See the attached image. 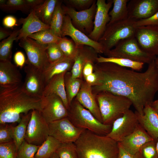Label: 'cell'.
Listing matches in <instances>:
<instances>
[{"mask_svg": "<svg viewBox=\"0 0 158 158\" xmlns=\"http://www.w3.org/2000/svg\"><path fill=\"white\" fill-rule=\"evenodd\" d=\"M94 71L97 76L92 86L95 95L107 92L126 97L140 115L146 106L151 105L158 91V69L154 60L143 72L108 62L96 63Z\"/></svg>", "mask_w": 158, "mask_h": 158, "instance_id": "cell-1", "label": "cell"}, {"mask_svg": "<svg viewBox=\"0 0 158 158\" xmlns=\"http://www.w3.org/2000/svg\"><path fill=\"white\" fill-rule=\"evenodd\" d=\"M22 85L0 88V124L19 123L23 115L33 110L42 111V98L30 95Z\"/></svg>", "mask_w": 158, "mask_h": 158, "instance_id": "cell-2", "label": "cell"}, {"mask_svg": "<svg viewBox=\"0 0 158 158\" xmlns=\"http://www.w3.org/2000/svg\"><path fill=\"white\" fill-rule=\"evenodd\" d=\"M77 158H117L118 142L85 130L74 143Z\"/></svg>", "mask_w": 158, "mask_h": 158, "instance_id": "cell-3", "label": "cell"}, {"mask_svg": "<svg viewBox=\"0 0 158 158\" xmlns=\"http://www.w3.org/2000/svg\"><path fill=\"white\" fill-rule=\"evenodd\" d=\"M99 105L103 123L112 124L130 109L132 105L128 98L107 92L95 95Z\"/></svg>", "mask_w": 158, "mask_h": 158, "instance_id": "cell-4", "label": "cell"}, {"mask_svg": "<svg viewBox=\"0 0 158 158\" xmlns=\"http://www.w3.org/2000/svg\"><path fill=\"white\" fill-rule=\"evenodd\" d=\"M68 111V118L77 127L102 135H107L111 130L112 124L107 125L100 122L76 99L73 101Z\"/></svg>", "mask_w": 158, "mask_h": 158, "instance_id": "cell-5", "label": "cell"}, {"mask_svg": "<svg viewBox=\"0 0 158 158\" xmlns=\"http://www.w3.org/2000/svg\"><path fill=\"white\" fill-rule=\"evenodd\" d=\"M136 20L129 18L107 25L98 42L103 45L104 53L114 48L121 41L135 37L136 30L133 25Z\"/></svg>", "mask_w": 158, "mask_h": 158, "instance_id": "cell-6", "label": "cell"}, {"mask_svg": "<svg viewBox=\"0 0 158 158\" xmlns=\"http://www.w3.org/2000/svg\"><path fill=\"white\" fill-rule=\"evenodd\" d=\"M105 54L107 57L123 58L148 64L156 57L143 51L135 37L121 41Z\"/></svg>", "mask_w": 158, "mask_h": 158, "instance_id": "cell-7", "label": "cell"}, {"mask_svg": "<svg viewBox=\"0 0 158 158\" xmlns=\"http://www.w3.org/2000/svg\"><path fill=\"white\" fill-rule=\"evenodd\" d=\"M65 15L71 18L73 25L87 36L92 31L97 6L95 1L88 8L79 11L68 6H62Z\"/></svg>", "mask_w": 158, "mask_h": 158, "instance_id": "cell-8", "label": "cell"}, {"mask_svg": "<svg viewBox=\"0 0 158 158\" xmlns=\"http://www.w3.org/2000/svg\"><path fill=\"white\" fill-rule=\"evenodd\" d=\"M49 136L48 123L43 117L40 111L32 110L25 140L29 143L40 145Z\"/></svg>", "mask_w": 158, "mask_h": 158, "instance_id": "cell-9", "label": "cell"}, {"mask_svg": "<svg viewBox=\"0 0 158 158\" xmlns=\"http://www.w3.org/2000/svg\"><path fill=\"white\" fill-rule=\"evenodd\" d=\"M19 46L25 50L28 57L26 63L42 71L50 63L46 49L47 45L43 44L28 37L20 40Z\"/></svg>", "mask_w": 158, "mask_h": 158, "instance_id": "cell-10", "label": "cell"}, {"mask_svg": "<svg viewBox=\"0 0 158 158\" xmlns=\"http://www.w3.org/2000/svg\"><path fill=\"white\" fill-rule=\"evenodd\" d=\"M49 135L62 143H74L85 130L76 127L68 117L48 123Z\"/></svg>", "mask_w": 158, "mask_h": 158, "instance_id": "cell-11", "label": "cell"}, {"mask_svg": "<svg viewBox=\"0 0 158 158\" xmlns=\"http://www.w3.org/2000/svg\"><path fill=\"white\" fill-rule=\"evenodd\" d=\"M139 124L136 113L129 109L113 122L111 130L106 135L119 142L132 134Z\"/></svg>", "mask_w": 158, "mask_h": 158, "instance_id": "cell-12", "label": "cell"}, {"mask_svg": "<svg viewBox=\"0 0 158 158\" xmlns=\"http://www.w3.org/2000/svg\"><path fill=\"white\" fill-rule=\"evenodd\" d=\"M42 98V109L40 112L48 123L68 117V111L58 96L52 94L43 96Z\"/></svg>", "mask_w": 158, "mask_h": 158, "instance_id": "cell-13", "label": "cell"}, {"mask_svg": "<svg viewBox=\"0 0 158 158\" xmlns=\"http://www.w3.org/2000/svg\"><path fill=\"white\" fill-rule=\"evenodd\" d=\"M70 37L76 46L85 45L93 48L99 54L104 53L102 44L90 39L87 35L76 28L72 24L70 18L65 15L61 30V37Z\"/></svg>", "mask_w": 158, "mask_h": 158, "instance_id": "cell-14", "label": "cell"}, {"mask_svg": "<svg viewBox=\"0 0 158 158\" xmlns=\"http://www.w3.org/2000/svg\"><path fill=\"white\" fill-rule=\"evenodd\" d=\"M25 77L22 86L24 90L32 96L42 98L45 87L42 71L30 64L24 67Z\"/></svg>", "mask_w": 158, "mask_h": 158, "instance_id": "cell-15", "label": "cell"}, {"mask_svg": "<svg viewBox=\"0 0 158 158\" xmlns=\"http://www.w3.org/2000/svg\"><path fill=\"white\" fill-rule=\"evenodd\" d=\"M97 10L94 22V27L88 36L92 40L98 42L104 33L110 18L109 10L113 4V0L106 2L105 0H97Z\"/></svg>", "mask_w": 158, "mask_h": 158, "instance_id": "cell-16", "label": "cell"}, {"mask_svg": "<svg viewBox=\"0 0 158 158\" xmlns=\"http://www.w3.org/2000/svg\"><path fill=\"white\" fill-rule=\"evenodd\" d=\"M135 37L143 51L153 55H158V26L136 28Z\"/></svg>", "mask_w": 158, "mask_h": 158, "instance_id": "cell-17", "label": "cell"}, {"mask_svg": "<svg viewBox=\"0 0 158 158\" xmlns=\"http://www.w3.org/2000/svg\"><path fill=\"white\" fill-rule=\"evenodd\" d=\"M127 7L128 18L136 20L145 19L158 11V0H131Z\"/></svg>", "mask_w": 158, "mask_h": 158, "instance_id": "cell-18", "label": "cell"}, {"mask_svg": "<svg viewBox=\"0 0 158 158\" xmlns=\"http://www.w3.org/2000/svg\"><path fill=\"white\" fill-rule=\"evenodd\" d=\"M98 53L92 47L85 45L77 46L76 53L71 71L72 77L81 78L84 65L88 61L97 63Z\"/></svg>", "mask_w": 158, "mask_h": 158, "instance_id": "cell-19", "label": "cell"}, {"mask_svg": "<svg viewBox=\"0 0 158 158\" xmlns=\"http://www.w3.org/2000/svg\"><path fill=\"white\" fill-rule=\"evenodd\" d=\"M0 88H8L23 84L22 75L10 61H0Z\"/></svg>", "mask_w": 158, "mask_h": 158, "instance_id": "cell-20", "label": "cell"}, {"mask_svg": "<svg viewBox=\"0 0 158 158\" xmlns=\"http://www.w3.org/2000/svg\"><path fill=\"white\" fill-rule=\"evenodd\" d=\"M154 140L139 124L135 131L118 143L126 151L135 155L147 142Z\"/></svg>", "mask_w": 158, "mask_h": 158, "instance_id": "cell-21", "label": "cell"}, {"mask_svg": "<svg viewBox=\"0 0 158 158\" xmlns=\"http://www.w3.org/2000/svg\"><path fill=\"white\" fill-rule=\"evenodd\" d=\"M76 99L97 119L102 123L99 105L95 96L93 92L92 86L85 81L83 82Z\"/></svg>", "mask_w": 158, "mask_h": 158, "instance_id": "cell-22", "label": "cell"}, {"mask_svg": "<svg viewBox=\"0 0 158 158\" xmlns=\"http://www.w3.org/2000/svg\"><path fill=\"white\" fill-rule=\"evenodd\" d=\"M18 23L22 26L19 30L16 41L28 37L34 33L50 28L49 25L44 23L38 18L33 10L30 11L26 18H21Z\"/></svg>", "mask_w": 158, "mask_h": 158, "instance_id": "cell-23", "label": "cell"}, {"mask_svg": "<svg viewBox=\"0 0 158 158\" xmlns=\"http://www.w3.org/2000/svg\"><path fill=\"white\" fill-rule=\"evenodd\" d=\"M139 124L154 140L158 138V110L150 105L146 106L143 114L140 115L136 111Z\"/></svg>", "mask_w": 158, "mask_h": 158, "instance_id": "cell-24", "label": "cell"}, {"mask_svg": "<svg viewBox=\"0 0 158 158\" xmlns=\"http://www.w3.org/2000/svg\"><path fill=\"white\" fill-rule=\"evenodd\" d=\"M66 72L56 75L51 79L45 86L43 96L52 94L57 95L61 99L68 110L70 105L67 96L64 83V76Z\"/></svg>", "mask_w": 158, "mask_h": 158, "instance_id": "cell-25", "label": "cell"}, {"mask_svg": "<svg viewBox=\"0 0 158 158\" xmlns=\"http://www.w3.org/2000/svg\"><path fill=\"white\" fill-rule=\"evenodd\" d=\"M73 63V60L65 57L50 63L42 71L45 86L54 76L71 69Z\"/></svg>", "mask_w": 158, "mask_h": 158, "instance_id": "cell-26", "label": "cell"}, {"mask_svg": "<svg viewBox=\"0 0 158 158\" xmlns=\"http://www.w3.org/2000/svg\"><path fill=\"white\" fill-rule=\"evenodd\" d=\"M113 6L109 12L110 20L107 25L126 20L128 18V0H112Z\"/></svg>", "mask_w": 158, "mask_h": 158, "instance_id": "cell-27", "label": "cell"}, {"mask_svg": "<svg viewBox=\"0 0 158 158\" xmlns=\"http://www.w3.org/2000/svg\"><path fill=\"white\" fill-rule=\"evenodd\" d=\"M58 1L45 0L39 8L34 10L36 15L44 23L49 25Z\"/></svg>", "mask_w": 158, "mask_h": 158, "instance_id": "cell-28", "label": "cell"}, {"mask_svg": "<svg viewBox=\"0 0 158 158\" xmlns=\"http://www.w3.org/2000/svg\"><path fill=\"white\" fill-rule=\"evenodd\" d=\"M104 62L112 63L121 67L129 68L136 71L141 70L144 64L142 62L123 58L104 57L100 55L98 56L97 59V63Z\"/></svg>", "mask_w": 158, "mask_h": 158, "instance_id": "cell-29", "label": "cell"}, {"mask_svg": "<svg viewBox=\"0 0 158 158\" xmlns=\"http://www.w3.org/2000/svg\"><path fill=\"white\" fill-rule=\"evenodd\" d=\"M54 137L49 135L40 146L35 158H49L56 152L61 144Z\"/></svg>", "mask_w": 158, "mask_h": 158, "instance_id": "cell-30", "label": "cell"}, {"mask_svg": "<svg viewBox=\"0 0 158 158\" xmlns=\"http://www.w3.org/2000/svg\"><path fill=\"white\" fill-rule=\"evenodd\" d=\"M31 115V111L28 114L22 115L18 124L14 127L13 141L17 150L25 140L29 122Z\"/></svg>", "mask_w": 158, "mask_h": 158, "instance_id": "cell-31", "label": "cell"}, {"mask_svg": "<svg viewBox=\"0 0 158 158\" xmlns=\"http://www.w3.org/2000/svg\"><path fill=\"white\" fill-rule=\"evenodd\" d=\"M82 82L81 78H73L71 76V73L67 72L66 73L64 76V83L70 105L78 93Z\"/></svg>", "mask_w": 158, "mask_h": 158, "instance_id": "cell-32", "label": "cell"}, {"mask_svg": "<svg viewBox=\"0 0 158 158\" xmlns=\"http://www.w3.org/2000/svg\"><path fill=\"white\" fill-rule=\"evenodd\" d=\"M19 30L14 29L9 36L0 42V61H11L13 43L18 35Z\"/></svg>", "mask_w": 158, "mask_h": 158, "instance_id": "cell-33", "label": "cell"}, {"mask_svg": "<svg viewBox=\"0 0 158 158\" xmlns=\"http://www.w3.org/2000/svg\"><path fill=\"white\" fill-rule=\"evenodd\" d=\"M61 5V1H59L49 25L52 32L56 36L61 37V30L65 16Z\"/></svg>", "mask_w": 158, "mask_h": 158, "instance_id": "cell-34", "label": "cell"}, {"mask_svg": "<svg viewBox=\"0 0 158 158\" xmlns=\"http://www.w3.org/2000/svg\"><path fill=\"white\" fill-rule=\"evenodd\" d=\"M28 37L45 45L52 43H57L61 38L55 35L50 28L34 33Z\"/></svg>", "mask_w": 158, "mask_h": 158, "instance_id": "cell-35", "label": "cell"}, {"mask_svg": "<svg viewBox=\"0 0 158 158\" xmlns=\"http://www.w3.org/2000/svg\"><path fill=\"white\" fill-rule=\"evenodd\" d=\"M57 44L65 57L74 61L76 53L77 46L73 41L65 37H61Z\"/></svg>", "mask_w": 158, "mask_h": 158, "instance_id": "cell-36", "label": "cell"}, {"mask_svg": "<svg viewBox=\"0 0 158 158\" xmlns=\"http://www.w3.org/2000/svg\"><path fill=\"white\" fill-rule=\"evenodd\" d=\"M0 7L2 10L8 12L20 11L27 13L30 12L25 0H8L5 4L0 5Z\"/></svg>", "mask_w": 158, "mask_h": 158, "instance_id": "cell-37", "label": "cell"}, {"mask_svg": "<svg viewBox=\"0 0 158 158\" xmlns=\"http://www.w3.org/2000/svg\"><path fill=\"white\" fill-rule=\"evenodd\" d=\"M40 145L29 143L25 140L17 151V158H35Z\"/></svg>", "mask_w": 158, "mask_h": 158, "instance_id": "cell-38", "label": "cell"}, {"mask_svg": "<svg viewBox=\"0 0 158 158\" xmlns=\"http://www.w3.org/2000/svg\"><path fill=\"white\" fill-rule=\"evenodd\" d=\"M156 141L152 140L144 145L135 154L138 158H158Z\"/></svg>", "mask_w": 158, "mask_h": 158, "instance_id": "cell-39", "label": "cell"}, {"mask_svg": "<svg viewBox=\"0 0 158 158\" xmlns=\"http://www.w3.org/2000/svg\"><path fill=\"white\" fill-rule=\"evenodd\" d=\"M56 152L59 158H77L74 143H62Z\"/></svg>", "mask_w": 158, "mask_h": 158, "instance_id": "cell-40", "label": "cell"}, {"mask_svg": "<svg viewBox=\"0 0 158 158\" xmlns=\"http://www.w3.org/2000/svg\"><path fill=\"white\" fill-rule=\"evenodd\" d=\"M46 52L50 63L58 61L65 57L57 43H52L47 45Z\"/></svg>", "mask_w": 158, "mask_h": 158, "instance_id": "cell-41", "label": "cell"}, {"mask_svg": "<svg viewBox=\"0 0 158 158\" xmlns=\"http://www.w3.org/2000/svg\"><path fill=\"white\" fill-rule=\"evenodd\" d=\"M0 158H17V150L13 141L0 143Z\"/></svg>", "mask_w": 158, "mask_h": 158, "instance_id": "cell-42", "label": "cell"}, {"mask_svg": "<svg viewBox=\"0 0 158 158\" xmlns=\"http://www.w3.org/2000/svg\"><path fill=\"white\" fill-rule=\"evenodd\" d=\"M0 125V143L13 141L14 126L8 123Z\"/></svg>", "mask_w": 158, "mask_h": 158, "instance_id": "cell-43", "label": "cell"}, {"mask_svg": "<svg viewBox=\"0 0 158 158\" xmlns=\"http://www.w3.org/2000/svg\"><path fill=\"white\" fill-rule=\"evenodd\" d=\"M95 1L93 0H64V1L70 6H68L82 11L89 8Z\"/></svg>", "mask_w": 158, "mask_h": 158, "instance_id": "cell-44", "label": "cell"}, {"mask_svg": "<svg viewBox=\"0 0 158 158\" xmlns=\"http://www.w3.org/2000/svg\"><path fill=\"white\" fill-rule=\"evenodd\" d=\"M133 26L135 28L147 26H158V11L148 18L136 20Z\"/></svg>", "mask_w": 158, "mask_h": 158, "instance_id": "cell-45", "label": "cell"}, {"mask_svg": "<svg viewBox=\"0 0 158 158\" xmlns=\"http://www.w3.org/2000/svg\"><path fill=\"white\" fill-rule=\"evenodd\" d=\"M13 60L16 65L21 68L24 66L26 61L24 54L20 51H17L15 53Z\"/></svg>", "mask_w": 158, "mask_h": 158, "instance_id": "cell-46", "label": "cell"}, {"mask_svg": "<svg viewBox=\"0 0 158 158\" xmlns=\"http://www.w3.org/2000/svg\"><path fill=\"white\" fill-rule=\"evenodd\" d=\"M18 21L16 18L12 15H8L4 18L2 21L4 26L7 28H12L18 25Z\"/></svg>", "mask_w": 158, "mask_h": 158, "instance_id": "cell-47", "label": "cell"}, {"mask_svg": "<svg viewBox=\"0 0 158 158\" xmlns=\"http://www.w3.org/2000/svg\"><path fill=\"white\" fill-rule=\"evenodd\" d=\"M95 62L88 61L85 64L83 67L82 75L84 78L91 74L94 72Z\"/></svg>", "mask_w": 158, "mask_h": 158, "instance_id": "cell-48", "label": "cell"}, {"mask_svg": "<svg viewBox=\"0 0 158 158\" xmlns=\"http://www.w3.org/2000/svg\"><path fill=\"white\" fill-rule=\"evenodd\" d=\"M118 145L119 151L117 158H138L136 154L133 155L130 153L125 150L118 143Z\"/></svg>", "mask_w": 158, "mask_h": 158, "instance_id": "cell-49", "label": "cell"}, {"mask_svg": "<svg viewBox=\"0 0 158 158\" xmlns=\"http://www.w3.org/2000/svg\"><path fill=\"white\" fill-rule=\"evenodd\" d=\"M26 3L29 7L30 11L35 10L39 8L44 2V0H25Z\"/></svg>", "mask_w": 158, "mask_h": 158, "instance_id": "cell-50", "label": "cell"}, {"mask_svg": "<svg viewBox=\"0 0 158 158\" xmlns=\"http://www.w3.org/2000/svg\"><path fill=\"white\" fill-rule=\"evenodd\" d=\"M84 78L85 81L92 86L95 84L97 81V76L96 73L94 72L93 73Z\"/></svg>", "mask_w": 158, "mask_h": 158, "instance_id": "cell-51", "label": "cell"}, {"mask_svg": "<svg viewBox=\"0 0 158 158\" xmlns=\"http://www.w3.org/2000/svg\"><path fill=\"white\" fill-rule=\"evenodd\" d=\"M13 31L7 29L6 28H0V40H3L9 36Z\"/></svg>", "mask_w": 158, "mask_h": 158, "instance_id": "cell-52", "label": "cell"}, {"mask_svg": "<svg viewBox=\"0 0 158 158\" xmlns=\"http://www.w3.org/2000/svg\"><path fill=\"white\" fill-rule=\"evenodd\" d=\"M151 106L154 109L158 110V99L154 101Z\"/></svg>", "mask_w": 158, "mask_h": 158, "instance_id": "cell-53", "label": "cell"}, {"mask_svg": "<svg viewBox=\"0 0 158 158\" xmlns=\"http://www.w3.org/2000/svg\"><path fill=\"white\" fill-rule=\"evenodd\" d=\"M154 62L156 67L158 69V56L156 57L154 60Z\"/></svg>", "mask_w": 158, "mask_h": 158, "instance_id": "cell-54", "label": "cell"}, {"mask_svg": "<svg viewBox=\"0 0 158 158\" xmlns=\"http://www.w3.org/2000/svg\"><path fill=\"white\" fill-rule=\"evenodd\" d=\"M49 158H59L58 156L56 153H54Z\"/></svg>", "mask_w": 158, "mask_h": 158, "instance_id": "cell-55", "label": "cell"}, {"mask_svg": "<svg viewBox=\"0 0 158 158\" xmlns=\"http://www.w3.org/2000/svg\"><path fill=\"white\" fill-rule=\"evenodd\" d=\"M156 150L158 154V138L156 141Z\"/></svg>", "mask_w": 158, "mask_h": 158, "instance_id": "cell-56", "label": "cell"}, {"mask_svg": "<svg viewBox=\"0 0 158 158\" xmlns=\"http://www.w3.org/2000/svg\"></svg>", "mask_w": 158, "mask_h": 158, "instance_id": "cell-57", "label": "cell"}]
</instances>
